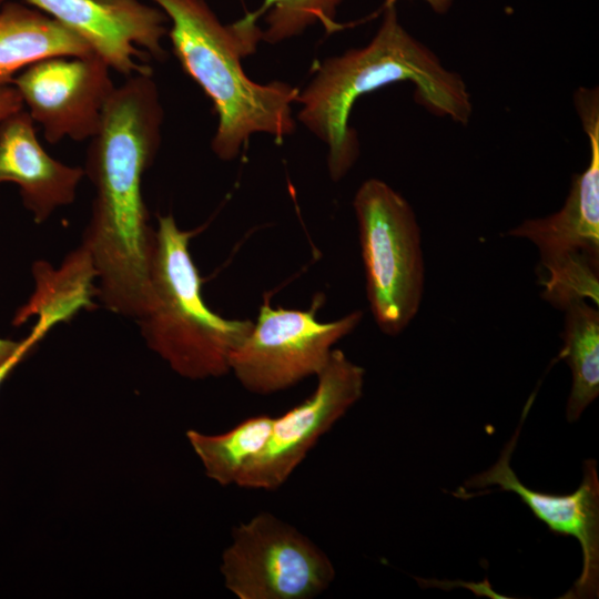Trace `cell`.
<instances>
[{
	"label": "cell",
	"instance_id": "cell-1",
	"mask_svg": "<svg viewBox=\"0 0 599 599\" xmlns=\"http://www.w3.org/2000/svg\"><path fill=\"white\" fill-rule=\"evenodd\" d=\"M162 123L152 71L128 77L104 108L83 169L95 191L82 245L95 270L97 296L111 312L135 319L149 300L154 243L142 177L160 148Z\"/></svg>",
	"mask_w": 599,
	"mask_h": 599
},
{
	"label": "cell",
	"instance_id": "cell-2",
	"mask_svg": "<svg viewBox=\"0 0 599 599\" xmlns=\"http://www.w3.org/2000/svg\"><path fill=\"white\" fill-rule=\"evenodd\" d=\"M382 10L383 21L373 39L363 48L326 59L296 98L298 120L327 146V169L335 182L348 173L359 155L357 134L348 121L361 97L409 81L416 102L433 114L467 124L473 113L461 75L446 69L403 27L395 6Z\"/></svg>",
	"mask_w": 599,
	"mask_h": 599
},
{
	"label": "cell",
	"instance_id": "cell-3",
	"mask_svg": "<svg viewBox=\"0 0 599 599\" xmlns=\"http://www.w3.org/2000/svg\"><path fill=\"white\" fill-rule=\"evenodd\" d=\"M171 21L169 37L183 70L213 102L217 128L211 142L215 155L234 160L254 133L283 140L295 130L292 104L298 90L274 81L261 84L243 70L263 31L252 12L223 24L205 0H151Z\"/></svg>",
	"mask_w": 599,
	"mask_h": 599
},
{
	"label": "cell",
	"instance_id": "cell-4",
	"mask_svg": "<svg viewBox=\"0 0 599 599\" xmlns=\"http://www.w3.org/2000/svg\"><path fill=\"white\" fill-rule=\"evenodd\" d=\"M192 231L171 215H160L154 230L150 294L138 318L148 346L189 379L221 377L253 322L214 313L202 296V280L189 251Z\"/></svg>",
	"mask_w": 599,
	"mask_h": 599
},
{
	"label": "cell",
	"instance_id": "cell-5",
	"mask_svg": "<svg viewBox=\"0 0 599 599\" xmlns=\"http://www.w3.org/2000/svg\"><path fill=\"white\" fill-rule=\"evenodd\" d=\"M576 111L589 140V163L572 176L564 206L525 220L507 235L527 238L539 251V284L545 301L564 309L576 300L599 303V92L580 87Z\"/></svg>",
	"mask_w": 599,
	"mask_h": 599
},
{
	"label": "cell",
	"instance_id": "cell-6",
	"mask_svg": "<svg viewBox=\"0 0 599 599\" xmlns=\"http://www.w3.org/2000/svg\"><path fill=\"white\" fill-rule=\"evenodd\" d=\"M353 206L373 317L388 336L399 335L418 313L425 266L420 229L407 200L378 179L364 181Z\"/></svg>",
	"mask_w": 599,
	"mask_h": 599
},
{
	"label": "cell",
	"instance_id": "cell-7",
	"mask_svg": "<svg viewBox=\"0 0 599 599\" xmlns=\"http://www.w3.org/2000/svg\"><path fill=\"white\" fill-rule=\"evenodd\" d=\"M220 570L238 599H312L335 578L333 562L315 542L267 511L233 529Z\"/></svg>",
	"mask_w": 599,
	"mask_h": 599
},
{
	"label": "cell",
	"instance_id": "cell-8",
	"mask_svg": "<svg viewBox=\"0 0 599 599\" xmlns=\"http://www.w3.org/2000/svg\"><path fill=\"white\" fill-rule=\"evenodd\" d=\"M321 303L317 296L309 309L300 311L273 307L265 298L230 359V372L246 390L270 395L322 372L333 346L358 326L363 312L323 323L315 315Z\"/></svg>",
	"mask_w": 599,
	"mask_h": 599
},
{
	"label": "cell",
	"instance_id": "cell-9",
	"mask_svg": "<svg viewBox=\"0 0 599 599\" xmlns=\"http://www.w3.org/2000/svg\"><path fill=\"white\" fill-rule=\"evenodd\" d=\"M314 392L301 404L274 417L270 437L236 485L273 491L283 486L307 454L363 396L365 369L341 349H333L316 376Z\"/></svg>",
	"mask_w": 599,
	"mask_h": 599
},
{
	"label": "cell",
	"instance_id": "cell-10",
	"mask_svg": "<svg viewBox=\"0 0 599 599\" xmlns=\"http://www.w3.org/2000/svg\"><path fill=\"white\" fill-rule=\"evenodd\" d=\"M110 71L97 54L53 57L19 72L12 85L48 142L84 141L98 133L116 87Z\"/></svg>",
	"mask_w": 599,
	"mask_h": 599
},
{
	"label": "cell",
	"instance_id": "cell-11",
	"mask_svg": "<svg viewBox=\"0 0 599 599\" xmlns=\"http://www.w3.org/2000/svg\"><path fill=\"white\" fill-rule=\"evenodd\" d=\"M534 398L526 404L520 423L506 444L498 460L487 470L465 481L464 489L499 487L511 491L558 536L577 539L582 552V569L572 588L564 598H597L599 592V479L597 463L585 460L582 480L578 488L566 495L534 490L525 486L510 467L522 423Z\"/></svg>",
	"mask_w": 599,
	"mask_h": 599
},
{
	"label": "cell",
	"instance_id": "cell-12",
	"mask_svg": "<svg viewBox=\"0 0 599 599\" xmlns=\"http://www.w3.org/2000/svg\"><path fill=\"white\" fill-rule=\"evenodd\" d=\"M84 39L94 54L124 77L151 72L136 59L146 51L156 60L166 52L165 13L140 0H26Z\"/></svg>",
	"mask_w": 599,
	"mask_h": 599
},
{
	"label": "cell",
	"instance_id": "cell-13",
	"mask_svg": "<svg viewBox=\"0 0 599 599\" xmlns=\"http://www.w3.org/2000/svg\"><path fill=\"white\" fill-rule=\"evenodd\" d=\"M84 175L82 167L64 164L43 149L26 108L0 123V183L18 185L37 223L71 204Z\"/></svg>",
	"mask_w": 599,
	"mask_h": 599
},
{
	"label": "cell",
	"instance_id": "cell-14",
	"mask_svg": "<svg viewBox=\"0 0 599 599\" xmlns=\"http://www.w3.org/2000/svg\"><path fill=\"white\" fill-rule=\"evenodd\" d=\"M90 54L84 39L43 11L11 1L0 9V87L42 60Z\"/></svg>",
	"mask_w": 599,
	"mask_h": 599
},
{
	"label": "cell",
	"instance_id": "cell-15",
	"mask_svg": "<svg viewBox=\"0 0 599 599\" xmlns=\"http://www.w3.org/2000/svg\"><path fill=\"white\" fill-rule=\"evenodd\" d=\"M33 275L35 292L18 309L13 319L16 326L32 315L45 317L55 325L82 308L94 307L91 300L97 295L95 270L82 244L65 257L59 270L44 262L35 263Z\"/></svg>",
	"mask_w": 599,
	"mask_h": 599
},
{
	"label": "cell",
	"instance_id": "cell-16",
	"mask_svg": "<svg viewBox=\"0 0 599 599\" xmlns=\"http://www.w3.org/2000/svg\"><path fill=\"white\" fill-rule=\"evenodd\" d=\"M564 346L558 355L572 374L566 417L579 419L599 394V312L586 300L570 302L564 309Z\"/></svg>",
	"mask_w": 599,
	"mask_h": 599
},
{
	"label": "cell",
	"instance_id": "cell-17",
	"mask_svg": "<svg viewBox=\"0 0 599 599\" xmlns=\"http://www.w3.org/2000/svg\"><path fill=\"white\" fill-rule=\"evenodd\" d=\"M273 420L270 415H256L222 434L190 429L186 438L210 479L221 486L236 485L247 465L264 448Z\"/></svg>",
	"mask_w": 599,
	"mask_h": 599
},
{
	"label": "cell",
	"instance_id": "cell-18",
	"mask_svg": "<svg viewBox=\"0 0 599 599\" xmlns=\"http://www.w3.org/2000/svg\"><path fill=\"white\" fill-rule=\"evenodd\" d=\"M343 0H264L258 10L252 12L257 20L265 16L266 29L262 40L277 43L298 35L308 27L319 23L328 32L345 28L335 20Z\"/></svg>",
	"mask_w": 599,
	"mask_h": 599
},
{
	"label": "cell",
	"instance_id": "cell-19",
	"mask_svg": "<svg viewBox=\"0 0 599 599\" xmlns=\"http://www.w3.org/2000/svg\"><path fill=\"white\" fill-rule=\"evenodd\" d=\"M52 327L53 326H51L47 319L43 317H38L34 327L32 328L31 333L24 339H22L19 349L0 366V386L18 366V364Z\"/></svg>",
	"mask_w": 599,
	"mask_h": 599
},
{
	"label": "cell",
	"instance_id": "cell-20",
	"mask_svg": "<svg viewBox=\"0 0 599 599\" xmlns=\"http://www.w3.org/2000/svg\"><path fill=\"white\" fill-rule=\"evenodd\" d=\"M22 109L24 105L18 90L13 85L0 87V123Z\"/></svg>",
	"mask_w": 599,
	"mask_h": 599
},
{
	"label": "cell",
	"instance_id": "cell-21",
	"mask_svg": "<svg viewBox=\"0 0 599 599\" xmlns=\"http://www.w3.org/2000/svg\"><path fill=\"white\" fill-rule=\"evenodd\" d=\"M396 1L397 0H385L382 9L395 6ZM423 1H425L432 8V10L438 14L446 13L454 3V0H423Z\"/></svg>",
	"mask_w": 599,
	"mask_h": 599
},
{
	"label": "cell",
	"instance_id": "cell-22",
	"mask_svg": "<svg viewBox=\"0 0 599 599\" xmlns=\"http://www.w3.org/2000/svg\"><path fill=\"white\" fill-rule=\"evenodd\" d=\"M21 342L0 338V366L19 349Z\"/></svg>",
	"mask_w": 599,
	"mask_h": 599
},
{
	"label": "cell",
	"instance_id": "cell-23",
	"mask_svg": "<svg viewBox=\"0 0 599 599\" xmlns=\"http://www.w3.org/2000/svg\"><path fill=\"white\" fill-rule=\"evenodd\" d=\"M9 0H0V9L8 2Z\"/></svg>",
	"mask_w": 599,
	"mask_h": 599
}]
</instances>
